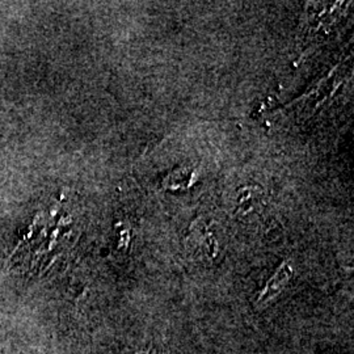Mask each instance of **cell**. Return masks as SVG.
Listing matches in <instances>:
<instances>
[{"mask_svg":"<svg viewBox=\"0 0 354 354\" xmlns=\"http://www.w3.org/2000/svg\"><path fill=\"white\" fill-rule=\"evenodd\" d=\"M291 277V268L288 264H282L279 266L277 273L272 277V279L268 282L266 289L260 294L259 302L260 304H266L268 301L273 299L276 295H279L281 290L285 288L288 281Z\"/></svg>","mask_w":354,"mask_h":354,"instance_id":"obj_1","label":"cell"}]
</instances>
